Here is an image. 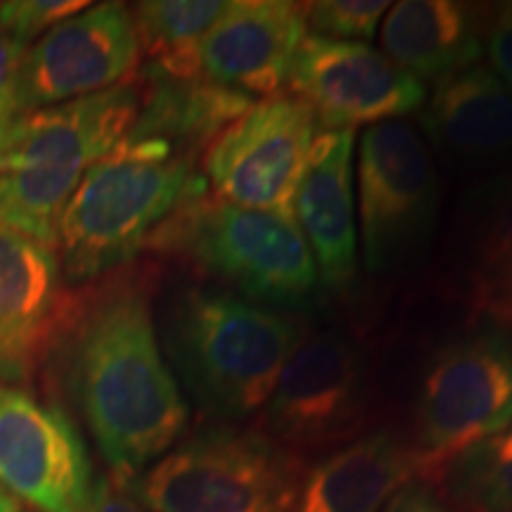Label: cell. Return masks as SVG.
Masks as SVG:
<instances>
[{
	"label": "cell",
	"mask_w": 512,
	"mask_h": 512,
	"mask_svg": "<svg viewBox=\"0 0 512 512\" xmlns=\"http://www.w3.org/2000/svg\"><path fill=\"white\" fill-rule=\"evenodd\" d=\"M155 285L150 264H128L88 283L81 297H69L53 347L114 482L166 456L188 425V403L152 318Z\"/></svg>",
	"instance_id": "cell-1"
},
{
	"label": "cell",
	"mask_w": 512,
	"mask_h": 512,
	"mask_svg": "<svg viewBox=\"0 0 512 512\" xmlns=\"http://www.w3.org/2000/svg\"><path fill=\"white\" fill-rule=\"evenodd\" d=\"M306 330L302 316L216 287H181L164 306L166 363L223 425L256 418Z\"/></svg>",
	"instance_id": "cell-2"
},
{
	"label": "cell",
	"mask_w": 512,
	"mask_h": 512,
	"mask_svg": "<svg viewBox=\"0 0 512 512\" xmlns=\"http://www.w3.org/2000/svg\"><path fill=\"white\" fill-rule=\"evenodd\" d=\"M197 155L155 138H124L76 185L57 223L69 283L88 285L131 264L188 197L207 190Z\"/></svg>",
	"instance_id": "cell-3"
},
{
	"label": "cell",
	"mask_w": 512,
	"mask_h": 512,
	"mask_svg": "<svg viewBox=\"0 0 512 512\" xmlns=\"http://www.w3.org/2000/svg\"><path fill=\"white\" fill-rule=\"evenodd\" d=\"M143 252L178 259L223 292L280 311L309 309L318 297L316 261L294 216L254 211L209 195L185 200Z\"/></svg>",
	"instance_id": "cell-4"
},
{
	"label": "cell",
	"mask_w": 512,
	"mask_h": 512,
	"mask_svg": "<svg viewBox=\"0 0 512 512\" xmlns=\"http://www.w3.org/2000/svg\"><path fill=\"white\" fill-rule=\"evenodd\" d=\"M309 460L254 425H216L119 484L150 512H294Z\"/></svg>",
	"instance_id": "cell-5"
},
{
	"label": "cell",
	"mask_w": 512,
	"mask_h": 512,
	"mask_svg": "<svg viewBox=\"0 0 512 512\" xmlns=\"http://www.w3.org/2000/svg\"><path fill=\"white\" fill-rule=\"evenodd\" d=\"M512 422V328H486L432 356L413 406V477L439 484L446 467Z\"/></svg>",
	"instance_id": "cell-6"
},
{
	"label": "cell",
	"mask_w": 512,
	"mask_h": 512,
	"mask_svg": "<svg viewBox=\"0 0 512 512\" xmlns=\"http://www.w3.org/2000/svg\"><path fill=\"white\" fill-rule=\"evenodd\" d=\"M375 415L368 351L347 330H306L254 418V427L302 456H330L366 437Z\"/></svg>",
	"instance_id": "cell-7"
},
{
	"label": "cell",
	"mask_w": 512,
	"mask_h": 512,
	"mask_svg": "<svg viewBox=\"0 0 512 512\" xmlns=\"http://www.w3.org/2000/svg\"><path fill=\"white\" fill-rule=\"evenodd\" d=\"M358 238L370 275L413 266L439 226L441 188L430 145L408 121L368 126L356 143Z\"/></svg>",
	"instance_id": "cell-8"
},
{
	"label": "cell",
	"mask_w": 512,
	"mask_h": 512,
	"mask_svg": "<svg viewBox=\"0 0 512 512\" xmlns=\"http://www.w3.org/2000/svg\"><path fill=\"white\" fill-rule=\"evenodd\" d=\"M318 133L309 105L292 93L254 100L204 150V181L230 204L294 216V197Z\"/></svg>",
	"instance_id": "cell-9"
},
{
	"label": "cell",
	"mask_w": 512,
	"mask_h": 512,
	"mask_svg": "<svg viewBox=\"0 0 512 512\" xmlns=\"http://www.w3.org/2000/svg\"><path fill=\"white\" fill-rule=\"evenodd\" d=\"M140 50L131 5L98 3L41 36L19 64L15 117L133 79Z\"/></svg>",
	"instance_id": "cell-10"
},
{
	"label": "cell",
	"mask_w": 512,
	"mask_h": 512,
	"mask_svg": "<svg viewBox=\"0 0 512 512\" xmlns=\"http://www.w3.org/2000/svg\"><path fill=\"white\" fill-rule=\"evenodd\" d=\"M287 93L309 105L320 131L382 124L420 112L425 86L368 43L306 36Z\"/></svg>",
	"instance_id": "cell-11"
},
{
	"label": "cell",
	"mask_w": 512,
	"mask_h": 512,
	"mask_svg": "<svg viewBox=\"0 0 512 512\" xmlns=\"http://www.w3.org/2000/svg\"><path fill=\"white\" fill-rule=\"evenodd\" d=\"M0 484L38 512H83L95 484L67 411L15 384H0Z\"/></svg>",
	"instance_id": "cell-12"
},
{
	"label": "cell",
	"mask_w": 512,
	"mask_h": 512,
	"mask_svg": "<svg viewBox=\"0 0 512 512\" xmlns=\"http://www.w3.org/2000/svg\"><path fill=\"white\" fill-rule=\"evenodd\" d=\"M140 79L86 98L19 114L0 136V171L64 169L86 174L136 124Z\"/></svg>",
	"instance_id": "cell-13"
},
{
	"label": "cell",
	"mask_w": 512,
	"mask_h": 512,
	"mask_svg": "<svg viewBox=\"0 0 512 512\" xmlns=\"http://www.w3.org/2000/svg\"><path fill=\"white\" fill-rule=\"evenodd\" d=\"M304 3L233 0L192 53V74L247 95L283 93L304 38Z\"/></svg>",
	"instance_id": "cell-14"
},
{
	"label": "cell",
	"mask_w": 512,
	"mask_h": 512,
	"mask_svg": "<svg viewBox=\"0 0 512 512\" xmlns=\"http://www.w3.org/2000/svg\"><path fill=\"white\" fill-rule=\"evenodd\" d=\"M53 247L0 228V384L27 382L53 351L69 297Z\"/></svg>",
	"instance_id": "cell-15"
},
{
	"label": "cell",
	"mask_w": 512,
	"mask_h": 512,
	"mask_svg": "<svg viewBox=\"0 0 512 512\" xmlns=\"http://www.w3.org/2000/svg\"><path fill=\"white\" fill-rule=\"evenodd\" d=\"M356 128L320 131L294 197V221L316 261L320 285L344 292L358 273L354 200Z\"/></svg>",
	"instance_id": "cell-16"
},
{
	"label": "cell",
	"mask_w": 512,
	"mask_h": 512,
	"mask_svg": "<svg viewBox=\"0 0 512 512\" xmlns=\"http://www.w3.org/2000/svg\"><path fill=\"white\" fill-rule=\"evenodd\" d=\"M420 124L434 150L456 162L512 157V86L475 64L434 86Z\"/></svg>",
	"instance_id": "cell-17"
},
{
	"label": "cell",
	"mask_w": 512,
	"mask_h": 512,
	"mask_svg": "<svg viewBox=\"0 0 512 512\" xmlns=\"http://www.w3.org/2000/svg\"><path fill=\"white\" fill-rule=\"evenodd\" d=\"M486 5L403 0L387 10L382 48L422 86L475 67L484 55Z\"/></svg>",
	"instance_id": "cell-18"
},
{
	"label": "cell",
	"mask_w": 512,
	"mask_h": 512,
	"mask_svg": "<svg viewBox=\"0 0 512 512\" xmlns=\"http://www.w3.org/2000/svg\"><path fill=\"white\" fill-rule=\"evenodd\" d=\"M408 479L413 463L406 441L370 432L311 467L294 512H380Z\"/></svg>",
	"instance_id": "cell-19"
},
{
	"label": "cell",
	"mask_w": 512,
	"mask_h": 512,
	"mask_svg": "<svg viewBox=\"0 0 512 512\" xmlns=\"http://www.w3.org/2000/svg\"><path fill=\"white\" fill-rule=\"evenodd\" d=\"M463 292L472 316L512 328V174L470 197L463 228Z\"/></svg>",
	"instance_id": "cell-20"
},
{
	"label": "cell",
	"mask_w": 512,
	"mask_h": 512,
	"mask_svg": "<svg viewBox=\"0 0 512 512\" xmlns=\"http://www.w3.org/2000/svg\"><path fill=\"white\" fill-rule=\"evenodd\" d=\"M140 86V112L126 138L164 140L197 157L254 105L252 95L204 79L145 74Z\"/></svg>",
	"instance_id": "cell-21"
},
{
	"label": "cell",
	"mask_w": 512,
	"mask_h": 512,
	"mask_svg": "<svg viewBox=\"0 0 512 512\" xmlns=\"http://www.w3.org/2000/svg\"><path fill=\"white\" fill-rule=\"evenodd\" d=\"M228 5L223 0H145L133 5L140 50L147 55L145 74L197 79L192 53Z\"/></svg>",
	"instance_id": "cell-22"
},
{
	"label": "cell",
	"mask_w": 512,
	"mask_h": 512,
	"mask_svg": "<svg viewBox=\"0 0 512 512\" xmlns=\"http://www.w3.org/2000/svg\"><path fill=\"white\" fill-rule=\"evenodd\" d=\"M81 178L64 169L0 171V228L55 249L57 223Z\"/></svg>",
	"instance_id": "cell-23"
},
{
	"label": "cell",
	"mask_w": 512,
	"mask_h": 512,
	"mask_svg": "<svg viewBox=\"0 0 512 512\" xmlns=\"http://www.w3.org/2000/svg\"><path fill=\"white\" fill-rule=\"evenodd\" d=\"M437 486L453 512H512V422L453 460Z\"/></svg>",
	"instance_id": "cell-24"
},
{
	"label": "cell",
	"mask_w": 512,
	"mask_h": 512,
	"mask_svg": "<svg viewBox=\"0 0 512 512\" xmlns=\"http://www.w3.org/2000/svg\"><path fill=\"white\" fill-rule=\"evenodd\" d=\"M392 3L387 0H318L304 3V19L309 36L330 41L366 43L375 36L380 19Z\"/></svg>",
	"instance_id": "cell-25"
},
{
	"label": "cell",
	"mask_w": 512,
	"mask_h": 512,
	"mask_svg": "<svg viewBox=\"0 0 512 512\" xmlns=\"http://www.w3.org/2000/svg\"><path fill=\"white\" fill-rule=\"evenodd\" d=\"M88 5L83 0H8L0 3V31L22 48H31L38 38Z\"/></svg>",
	"instance_id": "cell-26"
},
{
	"label": "cell",
	"mask_w": 512,
	"mask_h": 512,
	"mask_svg": "<svg viewBox=\"0 0 512 512\" xmlns=\"http://www.w3.org/2000/svg\"><path fill=\"white\" fill-rule=\"evenodd\" d=\"M484 53L491 72L512 86V3L486 8Z\"/></svg>",
	"instance_id": "cell-27"
},
{
	"label": "cell",
	"mask_w": 512,
	"mask_h": 512,
	"mask_svg": "<svg viewBox=\"0 0 512 512\" xmlns=\"http://www.w3.org/2000/svg\"><path fill=\"white\" fill-rule=\"evenodd\" d=\"M380 512H453L451 505L439 491V486L422 482V479H408L399 486Z\"/></svg>",
	"instance_id": "cell-28"
},
{
	"label": "cell",
	"mask_w": 512,
	"mask_h": 512,
	"mask_svg": "<svg viewBox=\"0 0 512 512\" xmlns=\"http://www.w3.org/2000/svg\"><path fill=\"white\" fill-rule=\"evenodd\" d=\"M24 53H27V48H22L0 31V117L8 124L15 119L17 76Z\"/></svg>",
	"instance_id": "cell-29"
},
{
	"label": "cell",
	"mask_w": 512,
	"mask_h": 512,
	"mask_svg": "<svg viewBox=\"0 0 512 512\" xmlns=\"http://www.w3.org/2000/svg\"><path fill=\"white\" fill-rule=\"evenodd\" d=\"M83 512H150L143 505L133 501L131 496L121 489L119 484H114L110 477L95 479L91 498Z\"/></svg>",
	"instance_id": "cell-30"
},
{
	"label": "cell",
	"mask_w": 512,
	"mask_h": 512,
	"mask_svg": "<svg viewBox=\"0 0 512 512\" xmlns=\"http://www.w3.org/2000/svg\"><path fill=\"white\" fill-rule=\"evenodd\" d=\"M0 512H29V508L0 484Z\"/></svg>",
	"instance_id": "cell-31"
},
{
	"label": "cell",
	"mask_w": 512,
	"mask_h": 512,
	"mask_svg": "<svg viewBox=\"0 0 512 512\" xmlns=\"http://www.w3.org/2000/svg\"><path fill=\"white\" fill-rule=\"evenodd\" d=\"M5 126H8V121H5L3 117H0V136H3V131H5Z\"/></svg>",
	"instance_id": "cell-32"
}]
</instances>
